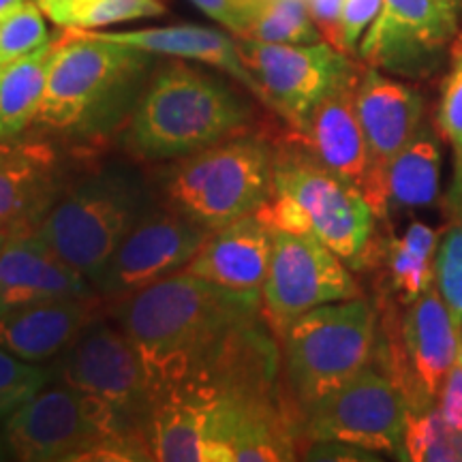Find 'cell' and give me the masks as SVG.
<instances>
[{
    "instance_id": "cell-24",
    "label": "cell",
    "mask_w": 462,
    "mask_h": 462,
    "mask_svg": "<svg viewBox=\"0 0 462 462\" xmlns=\"http://www.w3.org/2000/svg\"><path fill=\"white\" fill-rule=\"evenodd\" d=\"M441 195V142L424 125L385 165L379 182V218L390 210L432 208Z\"/></svg>"
},
{
    "instance_id": "cell-31",
    "label": "cell",
    "mask_w": 462,
    "mask_h": 462,
    "mask_svg": "<svg viewBox=\"0 0 462 462\" xmlns=\"http://www.w3.org/2000/svg\"><path fill=\"white\" fill-rule=\"evenodd\" d=\"M435 287L446 302L456 328L462 330V218L439 238L435 253Z\"/></svg>"
},
{
    "instance_id": "cell-37",
    "label": "cell",
    "mask_w": 462,
    "mask_h": 462,
    "mask_svg": "<svg viewBox=\"0 0 462 462\" xmlns=\"http://www.w3.org/2000/svg\"><path fill=\"white\" fill-rule=\"evenodd\" d=\"M448 208L454 218H462V165L454 171L452 189L448 193Z\"/></svg>"
},
{
    "instance_id": "cell-17",
    "label": "cell",
    "mask_w": 462,
    "mask_h": 462,
    "mask_svg": "<svg viewBox=\"0 0 462 462\" xmlns=\"http://www.w3.org/2000/svg\"><path fill=\"white\" fill-rule=\"evenodd\" d=\"M65 187L56 150L43 140H0V225L37 229Z\"/></svg>"
},
{
    "instance_id": "cell-42",
    "label": "cell",
    "mask_w": 462,
    "mask_h": 462,
    "mask_svg": "<svg viewBox=\"0 0 462 462\" xmlns=\"http://www.w3.org/2000/svg\"><path fill=\"white\" fill-rule=\"evenodd\" d=\"M441 3L449 5V7H454L456 11H460V9H462V0H441Z\"/></svg>"
},
{
    "instance_id": "cell-22",
    "label": "cell",
    "mask_w": 462,
    "mask_h": 462,
    "mask_svg": "<svg viewBox=\"0 0 462 462\" xmlns=\"http://www.w3.org/2000/svg\"><path fill=\"white\" fill-rule=\"evenodd\" d=\"M148 441L154 460L161 462H225L212 398L201 392H173L154 402Z\"/></svg>"
},
{
    "instance_id": "cell-8",
    "label": "cell",
    "mask_w": 462,
    "mask_h": 462,
    "mask_svg": "<svg viewBox=\"0 0 462 462\" xmlns=\"http://www.w3.org/2000/svg\"><path fill=\"white\" fill-rule=\"evenodd\" d=\"M56 379L90 396L125 430L148 437L152 394L142 357L118 321L97 317L54 364Z\"/></svg>"
},
{
    "instance_id": "cell-41",
    "label": "cell",
    "mask_w": 462,
    "mask_h": 462,
    "mask_svg": "<svg viewBox=\"0 0 462 462\" xmlns=\"http://www.w3.org/2000/svg\"><path fill=\"white\" fill-rule=\"evenodd\" d=\"M11 456L7 441H5V435H0V460H7Z\"/></svg>"
},
{
    "instance_id": "cell-25",
    "label": "cell",
    "mask_w": 462,
    "mask_h": 462,
    "mask_svg": "<svg viewBox=\"0 0 462 462\" xmlns=\"http://www.w3.org/2000/svg\"><path fill=\"white\" fill-rule=\"evenodd\" d=\"M56 39L0 69V140H17L42 107Z\"/></svg>"
},
{
    "instance_id": "cell-9",
    "label": "cell",
    "mask_w": 462,
    "mask_h": 462,
    "mask_svg": "<svg viewBox=\"0 0 462 462\" xmlns=\"http://www.w3.org/2000/svg\"><path fill=\"white\" fill-rule=\"evenodd\" d=\"M3 435L15 460L79 462L101 439L143 432L125 430L106 407L54 379L5 420Z\"/></svg>"
},
{
    "instance_id": "cell-19",
    "label": "cell",
    "mask_w": 462,
    "mask_h": 462,
    "mask_svg": "<svg viewBox=\"0 0 462 462\" xmlns=\"http://www.w3.org/2000/svg\"><path fill=\"white\" fill-rule=\"evenodd\" d=\"M101 296L45 300L0 317V346L28 362L56 360L99 317Z\"/></svg>"
},
{
    "instance_id": "cell-40",
    "label": "cell",
    "mask_w": 462,
    "mask_h": 462,
    "mask_svg": "<svg viewBox=\"0 0 462 462\" xmlns=\"http://www.w3.org/2000/svg\"><path fill=\"white\" fill-rule=\"evenodd\" d=\"M22 3H24V0H0V15L7 14V11H11V9H15L17 5H22Z\"/></svg>"
},
{
    "instance_id": "cell-32",
    "label": "cell",
    "mask_w": 462,
    "mask_h": 462,
    "mask_svg": "<svg viewBox=\"0 0 462 462\" xmlns=\"http://www.w3.org/2000/svg\"><path fill=\"white\" fill-rule=\"evenodd\" d=\"M437 125L454 152V171L462 165V43L452 51V67L443 79Z\"/></svg>"
},
{
    "instance_id": "cell-16",
    "label": "cell",
    "mask_w": 462,
    "mask_h": 462,
    "mask_svg": "<svg viewBox=\"0 0 462 462\" xmlns=\"http://www.w3.org/2000/svg\"><path fill=\"white\" fill-rule=\"evenodd\" d=\"M356 107L371 157V176L364 195L379 218L381 173L424 123V95L415 86L366 65L356 84Z\"/></svg>"
},
{
    "instance_id": "cell-15",
    "label": "cell",
    "mask_w": 462,
    "mask_h": 462,
    "mask_svg": "<svg viewBox=\"0 0 462 462\" xmlns=\"http://www.w3.org/2000/svg\"><path fill=\"white\" fill-rule=\"evenodd\" d=\"M458 32V11L441 0H383L357 56L366 65L420 78L435 71Z\"/></svg>"
},
{
    "instance_id": "cell-35",
    "label": "cell",
    "mask_w": 462,
    "mask_h": 462,
    "mask_svg": "<svg viewBox=\"0 0 462 462\" xmlns=\"http://www.w3.org/2000/svg\"><path fill=\"white\" fill-rule=\"evenodd\" d=\"M439 411L454 432L462 430V364L456 362L439 392Z\"/></svg>"
},
{
    "instance_id": "cell-10",
    "label": "cell",
    "mask_w": 462,
    "mask_h": 462,
    "mask_svg": "<svg viewBox=\"0 0 462 462\" xmlns=\"http://www.w3.org/2000/svg\"><path fill=\"white\" fill-rule=\"evenodd\" d=\"M236 43L259 86V99L298 133L328 92L362 71L349 54L328 42L293 45L236 37Z\"/></svg>"
},
{
    "instance_id": "cell-28",
    "label": "cell",
    "mask_w": 462,
    "mask_h": 462,
    "mask_svg": "<svg viewBox=\"0 0 462 462\" xmlns=\"http://www.w3.org/2000/svg\"><path fill=\"white\" fill-rule=\"evenodd\" d=\"M401 458L413 462H456L454 430L439 407L407 411Z\"/></svg>"
},
{
    "instance_id": "cell-23",
    "label": "cell",
    "mask_w": 462,
    "mask_h": 462,
    "mask_svg": "<svg viewBox=\"0 0 462 462\" xmlns=\"http://www.w3.org/2000/svg\"><path fill=\"white\" fill-rule=\"evenodd\" d=\"M97 32V31H95ZM109 42L131 45V48L150 51L154 56H171L180 60H198L204 65L221 69L229 78L245 86L248 92L259 97V86L248 71L238 51L236 39L221 31L204 26H165L142 28L129 32H99Z\"/></svg>"
},
{
    "instance_id": "cell-6",
    "label": "cell",
    "mask_w": 462,
    "mask_h": 462,
    "mask_svg": "<svg viewBox=\"0 0 462 462\" xmlns=\"http://www.w3.org/2000/svg\"><path fill=\"white\" fill-rule=\"evenodd\" d=\"M282 360L300 415L368 366L377 345V310L364 298L321 304L285 328Z\"/></svg>"
},
{
    "instance_id": "cell-14",
    "label": "cell",
    "mask_w": 462,
    "mask_h": 462,
    "mask_svg": "<svg viewBox=\"0 0 462 462\" xmlns=\"http://www.w3.org/2000/svg\"><path fill=\"white\" fill-rule=\"evenodd\" d=\"M462 330L439 296L435 282L409 302L398 332L396 351H388V374L402 390L411 411L429 409L439 398L449 371L458 360Z\"/></svg>"
},
{
    "instance_id": "cell-20",
    "label": "cell",
    "mask_w": 462,
    "mask_h": 462,
    "mask_svg": "<svg viewBox=\"0 0 462 462\" xmlns=\"http://www.w3.org/2000/svg\"><path fill=\"white\" fill-rule=\"evenodd\" d=\"M360 73L338 84L317 103L304 131H300L298 142L321 165L357 184L364 193L371 176V157L356 107V84Z\"/></svg>"
},
{
    "instance_id": "cell-45",
    "label": "cell",
    "mask_w": 462,
    "mask_h": 462,
    "mask_svg": "<svg viewBox=\"0 0 462 462\" xmlns=\"http://www.w3.org/2000/svg\"><path fill=\"white\" fill-rule=\"evenodd\" d=\"M458 364H462V345H460V351H458V360H456Z\"/></svg>"
},
{
    "instance_id": "cell-33",
    "label": "cell",
    "mask_w": 462,
    "mask_h": 462,
    "mask_svg": "<svg viewBox=\"0 0 462 462\" xmlns=\"http://www.w3.org/2000/svg\"><path fill=\"white\" fill-rule=\"evenodd\" d=\"M381 7H383V0H345L343 26H340L345 54H357L364 32L377 20Z\"/></svg>"
},
{
    "instance_id": "cell-4",
    "label": "cell",
    "mask_w": 462,
    "mask_h": 462,
    "mask_svg": "<svg viewBox=\"0 0 462 462\" xmlns=\"http://www.w3.org/2000/svg\"><path fill=\"white\" fill-rule=\"evenodd\" d=\"M152 204L148 178L135 165L107 161L65 182L37 234L92 282Z\"/></svg>"
},
{
    "instance_id": "cell-27",
    "label": "cell",
    "mask_w": 462,
    "mask_h": 462,
    "mask_svg": "<svg viewBox=\"0 0 462 462\" xmlns=\"http://www.w3.org/2000/svg\"><path fill=\"white\" fill-rule=\"evenodd\" d=\"M43 14L65 31H97L120 22L163 15L165 5L163 0H58Z\"/></svg>"
},
{
    "instance_id": "cell-39",
    "label": "cell",
    "mask_w": 462,
    "mask_h": 462,
    "mask_svg": "<svg viewBox=\"0 0 462 462\" xmlns=\"http://www.w3.org/2000/svg\"><path fill=\"white\" fill-rule=\"evenodd\" d=\"M454 452H456V462H462V430L454 432Z\"/></svg>"
},
{
    "instance_id": "cell-38",
    "label": "cell",
    "mask_w": 462,
    "mask_h": 462,
    "mask_svg": "<svg viewBox=\"0 0 462 462\" xmlns=\"http://www.w3.org/2000/svg\"><path fill=\"white\" fill-rule=\"evenodd\" d=\"M17 234H22V229L9 227V225H0V253L5 251V246H7Z\"/></svg>"
},
{
    "instance_id": "cell-2",
    "label": "cell",
    "mask_w": 462,
    "mask_h": 462,
    "mask_svg": "<svg viewBox=\"0 0 462 462\" xmlns=\"http://www.w3.org/2000/svg\"><path fill=\"white\" fill-rule=\"evenodd\" d=\"M154 54L67 28L56 39L42 107L32 126L43 137L99 143L125 129L148 84Z\"/></svg>"
},
{
    "instance_id": "cell-12",
    "label": "cell",
    "mask_w": 462,
    "mask_h": 462,
    "mask_svg": "<svg viewBox=\"0 0 462 462\" xmlns=\"http://www.w3.org/2000/svg\"><path fill=\"white\" fill-rule=\"evenodd\" d=\"M357 296L360 287L354 274L332 248L315 236L273 229V257L262 287V306L276 337L317 306Z\"/></svg>"
},
{
    "instance_id": "cell-7",
    "label": "cell",
    "mask_w": 462,
    "mask_h": 462,
    "mask_svg": "<svg viewBox=\"0 0 462 462\" xmlns=\"http://www.w3.org/2000/svg\"><path fill=\"white\" fill-rule=\"evenodd\" d=\"M274 190L304 208L323 245L351 268H362L371 253L377 215L357 184L328 170L293 140L274 150Z\"/></svg>"
},
{
    "instance_id": "cell-26",
    "label": "cell",
    "mask_w": 462,
    "mask_h": 462,
    "mask_svg": "<svg viewBox=\"0 0 462 462\" xmlns=\"http://www.w3.org/2000/svg\"><path fill=\"white\" fill-rule=\"evenodd\" d=\"M439 234L435 227L411 221L398 238L388 245V273L394 291L402 302H413L435 282V253Z\"/></svg>"
},
{
    "instance_id": "cell-30",
    "label": "cell",
    "mask_w": 462,
    "mask_h": 462,
    "mask_svg": "<svg viewBox=\"0 0 462 462\" xmlns=\"http://www.w3.org/2000/svg\"><path fill=\"white\" fill-rule=\"evenodd\" d=\"M54 379V366L22 360L0 346V420L14 415Z\"/></svg>"
},
{
    "instance_id": "cell-13",
    "label": "cell",
    "mask_w": 462,
    "mask_h": 462,
    "mask_svg": "<svg viewBox=\"0 0 462 462\" xmlns=\"http://www.w3.org/2000/svg\"><path fill=\"white\" fill-rule=\"evenodd\" d=\"M210 234L163 201H154L92 279V287L103 300L120 302L167 276L182 273Z\"/></svg>"
},
{
    "instance_id": "cell-3",
    "label": "cell",
    "mask_w": 462,
    "mask_h": 462,
    "mask_svg": "<svg viewBox=\"0 0 462 462\" xmlns=\"http://www.w3.org/2000/svg\"><path fill=\"white\" fill-rule=\"evenodd\" d=\"M251 116V106L225 79L167 62L148 78L123 146L137 161H178L238 135Z\"/></svg>"
},
{
    "instance_id": "cell-36",
    "label": "cell",
    "mask_w": 462,
    "mask_h": 462,
    "mask_svg": "<svg viewBox=\"0 0 462 462\" xmlns=\"http://www.w3.org/2000/svg\"><path fill=\"white\" fill-rule=\"evenodd\" d=\"M309 460H379L371 449L340 441H315L306 452Z\"/></svg>"
},
{
    "instance_id": "cell-18",
    "label": "cell",
    "mask_w": 462,
    "mask_h": 462,
    "mask_svg": "<svg viewBox=\"0 0 462 462\" xmlns=\"http://www.w3.org/2000/svg\"><path fill=\"white\" fill-rule=\"evenodd\" d=\"M75 296L99 293L82 273L58 255L37 229L17 234L0 253V302L7 310Z\"/></svg>"
},
{
    "instance_id": "cell-46",
    "label": "cell",
    "mask_w": 462,
    "mask_h": 462,
    "mask_svg": "<svg viewBox=\"0 0 462 462\" xmlns=\"http://www.w3.org/2000/svg\"><path fill=\"white\" fill-rule=\"evenodd\" d=\"M0 69H3V67H0Z\"/></svg>"
},
{
    "instance_id": "cell-34",
    "label": "cell",
    "mask_w": 462,
    "mask_h": 462,
    "mask_svg": "<svg viewBox=\"0 0 462 462\" xmlns=\"http://www.w3.org/2000/svg\"><path fill=\"white\" fill-rule=\"evenodd\" d=\"M193 3L212 20L227 26L236 37H242L246 32L253 7H255L253 0H193Z\"/></svg>"
},
{
    "instance_id": "cell-29",
    "label": "cell",
    "mask_w": 462,
    "mask_h": 462,
    "mask_svg": "<svg viewBox=\"0 0 462 462\" xmlns=\"http://www.w3.org/2000/svg\"><path fill=\"white\" fill-rule=\"evenodd\" d=\"M50 42L43 9L34 0H24L0 15V67L32 54Z\"/></svg>"
},
{
    "instance_id": "cell-21",
    "label": "cell",
    "mask_w": 462,
    "mask_h": 462,
    "mask_svg": "<svg viewBox=\"0 0 462 462\" xmlns=\"http://www.w3.org/2000/svg\"><path fill=\"white\" fill-rule=\"evenodd\" d=\"M270 257L273 229L255 212L212 231L184 270L231 291L262 293Z\"/></svg>"
},
{
    "instance_id": "cell-43",
    "label": "cell",
    "mask_w": 462,
    "mask_h": 462,
    "mask_svg": "<svg viewBox=\"0 0 462 462\" xmlns=\"http://www.w3.org/2000/svg\"><path fill=\"white\" fill-rule=\"evenodd\" d=\"M34 3H37V5H39V7H42V9H48V7H50V5H54V3H58V0H34Z\"/></svg>"
},
{
    "instance_id": "cell-44",
    "label": "cell",
    "mask_w": 462,
    "mask_h": 462,
    "mask_svg": "<svg viewBox=\"0 0 462 462\" xmlns=\"http://www.w3.org/2000/svg\"><path fill=\"white\" fill-rule=\"evenodd\" d=\"M5 313H7V309H5V304H3V302H0V317H3Z\"/></svg>"
},
{
    "instance_id": "cell-11",
    "label": "cell",
    "mask_w": 462,
    "mask_h": 462,
    "mask_svg": "<svg viewBox=\"0 0 462 462\" xmlns=\"http://www.w3.org/2000/svg\"><path fill=\"white\" fill-rule=\"evenodd\" d=\"M409 404L402 390L371 364L302 413L300 430L310 443L340 441L401 454Z\"/></svg>"
},
{
    "instance_id": "cell-5",
    "label": "cell",
    "mask_w": 462,
    "mask_h": 462,
    "mask_svg": "<svg viewBox=\"0 0 462 462\" xmlns=\"http://www.w3.org/2000/svg\"><path fill=\"white\" fill-rule=\"evenodd\" d=\"M163 204L208 231L255 215L274 193V148L262 137L231 135L178 159L161 173Z\"/></svg>"
},
{
    "instance_id": "cell-1",
    "label": "cell",
    "mask_w": 462,
    "mask_h": 462,
    "mask_svg": "<svg viewBox=\"0 0 462 462\" xmlns=\"http://www.w3.org/2000/svg\"><path fill=\"white\" fill-rule=\"evenodd\" d=\"M262 293H242L176 273L120 300L116 321L135 345L152 402L204 388L268 330Z\"/></svg>"
}]
</instances>
